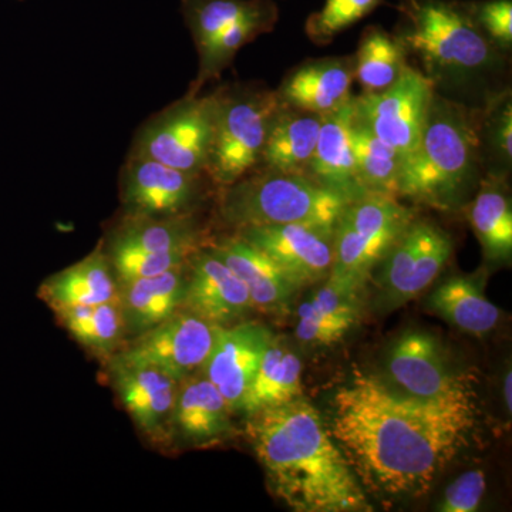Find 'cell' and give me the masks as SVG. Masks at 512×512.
Here are the masks:
<instances>
[{
    "mask_svg": "<svg viewBox=\"0 0 512 512\" xmlns=\"http://www.w3.org/2000/svg\"><path fill=\"white\" fill-rule=\"evenodd\" d=\"M476 392L419 399L382 376L359 375L333 397L329 431L360 484L387 497L426 493L467 446Z\"/></svg>",
    "mask_w": 512,
    "mask_h": 512,
    "instance_id": "obj_1",
    "label": "cell"
},
{
    "mask_svg": "<svg viewBox=\"0 0 512 512\" xmlns=\"http://www.w3.org/2000/svg\"><path fill=\"white\" fill-rule=\"evenodd\" d=\"M248 436L275 494L292 510H372L348 458L303 397L249 416Z\"/></svg>",
    "mask_w": 512,
    "mask_h": 512,
    "instance_id": "obj_2",
    "label": "cell"
},
{
    "mask_svg": "<svg viewBox=\"0 0 512 512\" xmlns=\"http://www.w3.org/2000/svg\"><path fill=\"white\" fill-rule=\"evenodd\" d=\"M484 168L478 109L434 93L416 150L403 161L397 198L439 211L463 207Z\"/></svg>",
    "mask_w": 512,
    "mask_h": 512,
    "instance_id": "obj_3",
    "label": "cell"
},
{
    "mask_svg": "<svg viewBox=\"0 0 512 512\" xmlns=\"http://www.w3.org/2000/svg\"><path fill=\"white\" fill-rule=\"evenodd\" d=\"M399 22L393 36L434 87L461 86L495 70L503 53L474 22L464 0H397Z\"/></svg>",
    "mask_w": 512,
    "mask_h": 512,
    "instance_id": "obj_4",
    "label": "cell"
},
{
    "mask_svg": "<svg viewBox=\"0 0 512 512\" xmlns=\"http://www.w3.org/2000/svg\"><path fill=\"white\" fill-rule=\"evenodd\" d=\"M350 201L305 175L258 167L218 188V215L229 228L305 224L336 228Z\"/></svg>",
    "mask_w": 512,
    "mask_h": 512,
    "instance_id": "obj_5",
    "label": "cell"
},
{
    "mask_svg": "<svg viewBox=\"0 0 512 512\" xmlns=\"http://www.w3.org/2000/svg\"><path fill=\"white\" fill-rule=\"evenodd\" d=\"M212 94L214 134L205 174L221 188L261 165L269 130L284 104L264 84H229Z\"/></svg>",
    "mask_w": 512,
    "mask_h": 512,
    "instance_id": "obj_6",
    "label": "cell"
},
{
    "mask_svg": "<svg viewBox=\"0 0 512 512\" xmlns=\"http://www.w3.org/2000/svg\"><path fill=\"white\" fill-rule=\"evenodd\" d=\"M413 218L399 198L366 195L350 202L336 224L335 255L326 281L342 291L362 292Z\"/></svg>",
    "mask_w": 512,
    "mask_h": 512,
    "instance_id": "obj_7",
    "label": "cell"
},
{
    "mask_svg": "<svg viewBox=\"0 0 512 512\" xmlns=\"http://www.w3.org/2000/svg\"><path fill=\"white\" fill-rule=\"evenodd\" d=\"M214 94L175 101L138 130L128 156L205 174L214 134Z\"/></svg>",
    "mask_w": 512,
    "mask_h": 512,
    "instance_id": "obj_8",
    "label": "cell"
},
{
    "mask_svg": "<svg viewBox=\"0 0 512 512\" xmlns=\"http://www.w3.org/2000/svg\"><path fill=\"white\" fill-rule=\"evenodd\" d=\"M451 255L450 234L434 222L414 217L375 269L377 311H396L427 291Z\"/></svg>",
    "mask_w": 512,
    "mask_h": 512,
    "instance_id": "obj_9",
    "label": "cell"
},
{
    "mask_svg": "<svg viewBox=\"0 0 512 512\" xmlns=\"http://www.w3.org/2000/svg\"><path fill=\"white\" fill-rule=\"evenodd\" d=\"M436 90L429 77L409 64L387 89L353 96V107L357 119L404 161L419 144Z\"/></svg>",
    "mask_w": 512,
    "mask_h": 512,
    "instance_id": "obj_10",
    "label": "cell"
},
{
    "mask_svg": "<svg viewBox=\"0 0 512 512\" xmlns=\"http://www.w3.org/2000/svg\"><path fill=\"white\" fill-rule=\"evenodd\" d=\"M382 377L394 389L419 399L474 390L473 375L456 369L440 340L423 330H407L394 340Z\"/></svg>",
    "mask_w": 512,
    "mask_h": 512,
    "instance_id": "obj_11",
    "label": "cell"
},
{
    "mask_svg": "<svg viewBox=\"0 0 512 512\" xmlns=\"http://www.w3.org/2000/svg\"><path fill=\"white\" fill-rule=\"evenodd\" d=\"M207 174L187 173L148 158L128 156L120 175L124 218H173L195 214Z\"/></svg>",
    "mask_w": 512,
    "mask_h": 512,
    "instance_id": "obj_12",
    "label": "cell"
},
{
    "mask_svg": "<svg viewBox=\"0 0 512 512\" xmlns=\"http://www.w3.org/2000/svg\"><path fill=\"white\" fill-rule=\"evenodd\" d=\"M217 326L180 309L156 328L131 339L121 355L157 367L180 383L201 372L215 342Z\"/></svg>",
    "mask_w": 512,
    "mask_h": 512,
    "instance_id": "obj_13",
    "label": "cell"
},
{
    "mask_svg": "<svg viewBox=\"0 0 512 512\" xmlns=\"http://www.w3.org/2000/svg\"><path fill=\"white\" fill-rule=\"evenodd\" d=\"M235 234L274 259L299 291L328 279L335 255V228L261 225L238 229Z\"/></svg>",
    "mask_w": 512,
    "mask_h": 512,
    "instance_id": "obj_14",
    "label": "cell"
},
{
    "mask_svg": "<svg viewBox=\"0 0 512 512\" xmlns=\"http://www.w3.org/2000/svg\"><path fill=\"white\" fill-rule=\"evenodd\" d=\"M110 382L141 433L167 441L178 382L157 367L117 352L106 362Z\"/></svg>",
    "mask_w": 512,
    "mask_h": 512,
    "instance_id": "obj_15",
    "label": "cell"
},
{
    "mask_svg": "<svg viewBox=\"0 0 512 512\" xmlns=\"http://www.w3.org/2000/svg\"><path fill=\"white\" fill-rule=\"evenodd\" d=\"M274 333L261 323L217 326L215 342L202 375L222 394L232 413L241 412L245 394Z\"/></svg>",
    "mask_w": 512,
    "mask_h": 512,
    "instance_id": "obj_16",
    "label": "cell"
},
{
    "mask_svg": "<svg viewBox=\"0 0 512 512\" xmlns=\"http://www.w3.org/2000/svg\"><path fill=\"white\" fill-rule=\"evenodd\" d=\"M185 275L183 308L211 325H235L255 308L247 286L208 245L188 258Z\"/></svg>",
    "mask_w": 512,
    "mask_h": 512,
    "instance_id": "obj_17",
    "label": "cell"
},
{
    "mask_svg": "<svg viewBox=\"0 0 512 512\" xmlns=\"http://www.w3.org/2000/svg\"><path fill=\"white\" fill-rule=\"evenodd\" d=\"M232 410L202 372L178 383L168 440L185 447H210L234 434Z\"/></svg>",
    "mask_w": 512,
    "mask_h": 512,
    "instance_id": "obj_18",
    "label": "cell"
},
{
    "mask_svg": "<svg viewBox=\"0 0 512 512\" xmlns=\"http://www.w3.org/2000/svg\"><path fill=\"white\" fill-rule=\"evenodd\" d=\"M353 82L355 56L323 57L292 69L276 94L286 107L325 116L352 99Z\"/></svg>",
    "mask_w": 512,
    "mask_h": 512,
    "instance_id": "obj_19",
    "label": "cell"
},
{
    "mask_svg": "<svg viewBox=\"0 0 512 512\" xmlns=\"http://www.w3.org/2000/svg\"><path fill=\"white\" fill-rule=\"evenodd\" d=\"M208 247L244 282L252 303L261 311L282 312L299 292L274 259L237 234L210 242Z\"/></svg>",
    "mask_w": 512,
    "mask_h": 512,
    "instance_id": "obj_20",
    "label": "cell"
},
{
    "mask_svg": "<svg viewBox=\"0 0 512 512\" xmlns=\"http://www.w3.org/2000/svg\"><path fill=\"white\" fill-rule=\"evenodd\" d=\"M353 119L352 99L340 109L325 114L320 126L315 154L309 165L308 177L353 202L366 197L357 177L355 154L350 140Z\"/></svg>",
    "mask_w": 512,
    "mask_h": 512,
    "instance_id": "obj_21",
    "label": "cell"
},
{
    "mask_svg": "<svg viewBox=\"0 0 512 512\" xmlns=\"http://www.w3.org/2000/svg\"><path fill=\"white\" fill-rule=\"evenodd\" d=\"M185 265L147 278L119 282V308L126 340L143 335L183 309Z\"/></svg>",
    "mask_w": 512,
    "mask_h": 512,
    "instance_id": "obj_22",
    "label": "cell"
},
{
    "mask_svg": "<svg viewBox=\"0 0 512 512\" xmlns=\"http://www.w3.org/2000/svg\"><path fill=\"white\" fill-rule=\"evenodd\" d=\"M39 298L55 312L74 306L119 301V282L104 254L103 245L76 264L47 278L40 285Z\"/></svg>",
    "mask_w": 512,
    "mask_h": 512,
    "instance_id": "obj_23",
    "label": "cell"
},
{
    "mask_svg": "<svg viewBox=\"0 0 512 512\" xmlns=\"http://www.w3.org/2000/svg\"><path fill=\"white\" fill-rule=\"evenodd\" d=\"M362 292L342 291L323 281L296 312V338L312 348H329L355 328L362 315Z\"/></svg>",
    "mask_w": 512,
    "mask_h": 512,
    "instance_id": "obj_24",
    "label": "cell"
},
{
    "mask_svg": "<svg viewBox=\"0 0 512 512\" xmlns=\"http://www.w3.org/2000/svg\"><path fill=\"white\" fill-rule=\"evenodd\" d=\"M507 175L485 173L474 200L467 205L468 221L490 264L507 265L512 258V205Z\"/></svg>",
    "mask_w": 512,
    "mask_h": 512,
    "instance_id": "obj_25",
    "label": "cell"
},
{
    "mask_svg": "<svg viewBox=\"0 0 512 512\" xmlns=\"http://www.w3.org/2000/svg\"><path fill=\"white\" fill-rule=\"evenodd\" d=\"M107 245L136 249L148 254L190 256L210 244L197 215L173 218H124L107 237Z\"/></svg>",
    "mask_w": 512,
    "mask_h": 512,
    "instance_id": "obj_26",
    "label": "cell"
},
{
    "mask_svg": "<svg viewBox=\"0 0 512 512\" xmlns=\"http://www.w3.org/2000/svg\"><path fill=\"white\" fill-rule=\"evenodd\" d=\"M485 281L484 271L453 276L431 292L427 308L468 335H487L497 328L501 311L485 295Z\"/></svg>",
    "mask_w": 512,
    "mask_h": 512,
    "instance_id": "obj_27",
    "label": "cell"
},
{
    "mask_svg": "<svg viewBox=\"0 0 512 512\" xmlns=\"http://www.w3.org/2000/svg\"><path fill=\"white\" fill-rule=\"evenodd\" d=\"M322 120L320 114L282 107L269 130L259 167L308 177Z\"/></svg>",
    "mask_w": 512,
    "mask_h": 512,
    "instance_id": "obj_28",
    "label": "cell"
},
{
    "mask_svg": "<svg viewBox=\"0 0 512 512\" xmlns=\"http://www.w3.org/2000/svg\"><path fill=\"white\" fill-rule=\"evenodd\" d=\"M279 20L275 0H255L254 6L234 25L222 30L220 35L198 55L197 77L192 80L187 94L197 96L205 84L218 79L231 66L239 50L254 42L259 36L272 32Z\"/></svg>",
    "mask_w": 512,
    "mask_h": 512,
    "instance_id": "obj_29",
    "label": "cell"
},
{
    "mask_svg": "<svg viewBox=\"0 0 512 512\" xmlns=\"http://www.w3.org/2000/svg\"><path fill=\"white\" fill-rule=\"evenodd\" d=\"M302 360L288 343L272 336L249 384L241 412L252 416L302 397Z\"/></svg>",
    "mask_w": 512,
    "mask_h": 512,
    "instance_id": "obj_30",
    "label": "cell"
},
{
    "mask_svg": "<svg viewBox=\"0 0 512 512\" xmlns=\"http://www.w3.org/2000/svg\"><path fill=\"white\" fill-rule=\"evenodd\" d=\"M55 313L72 338L104 363L126 342L119 302L74 306Z\"/></svg>",
    "mask_w": 512,
    "mask_h": 512,
    "instance_id": "obj_31",
    "label": "cell"
},
{
    "mask_svg": "<svg viewBox=\"0 0 512 512\" xmlns=\"http://www.w3.org/2000/svg\"><path fill=\"white\" fill-rule=\"evenodd\" d=\"M350 140L355 154L357 177L366 194L397 198L402 158L357 119L355 107Z\"/></svg>",
    "mask_w": 512,
    "mask_h": 512,
    "instance_id": "obj_32",
    "label": "cell"
},
{
    "mask_svg": "<svg viewBox=\"0 0 512 512\" xmlns=\"http://www.w3.org/2000/svg\"><path fill=\"white\" fill-rule=\"evenodd\" d=\"M355 56V80L363 93H375L392 86L409 66V56L399 40L380 26H367Z\"/></svg>",
    "mask_w": 512,
    "mask_h": 512,
    "instance_id": "obj_33",
    "label": "cell"
},
{
    "mask_svg": "<svg viewBox=\"0 0 512 512\" xmlns=\"http://www.w3.org/2000/svg\"><path fill=\"white\" fill-rule=\"evenodd\" d=\"M478 136L487 173L508 174L512 158L510 89L490 94L483 109H478Z\"/></svg>",
    "mask_w": 512,
    "mask_h": 512,
    "instance_id": "obj_34",
    "label": "cell"
},
{
    "mask_svg": "<svg viewBox=\"0 0 512 512\" xmlns=\"http://www.w3.org/2000/svg\"><path fill=\"white\" fill-rule=\"evenodd\" d=\"M185 25L198 55L222 30L234 25L255 0H180Z\"/></svg>",
    "mask_w": 512,
    "mask_h": 512,
    "instance_id": "obj_35",
    "label": "cell"
},
{
    "mask_svg": "<svg viewBox=\"0 0 512 512\" xmlns=\"http://www.w3.org/2000/svg\"><path fill=\"white\" fill-rule=\"evenodd\" d=\"M383 5H386V0H326L319 12L306 19V36L315 45H330L343 30Z\"/></svg>",
    "mask_w": 512,
    "mask_h": 512,
    "instance_id": "obj_36",
    "label": "cell"
},
{
    "mask_svg": "<svg viewBox=\"0 0 512 512\" xmlns=\"http://www.w3.org/2000/svg\"><path fill=\"white\" fill-rule=\"evenodd\" d=\"M464 5L488 42L503 55L511 52V0H464Z\"/></svg>",
    "mask_w": 512,
    "mask_h": 512,
    "instance_id": "obj_37",
    "label": "cell"
},
{
    "mask_svg": "<svg viewBox=\"0 0 512 512\" xmlns=\"http://www.w3.org/2000/svg\"><path fill=\"white\" fill-rule=\"evenodd\" d=\"M487 490V478L483 470H470L461 474L448 485L439 511L443 512H473L480 507Z\"/></svg>",
    "mask_w": 512,
    "mask_h": 512,
    "instance_id": "obj_38",
    "label": "cell"
},
{
    "mask_svg": "<svg viewBox=\"0 0 512 512\" xmlns=\"http://www.w3.org/2000/svg\"><path fill=\"white\" fill-rule=\"evenodd\" d=\"M511 384H512V373H511V370L508 369V372L505 373L504 380H503L504 404H505V407H507L508 414H511V410H512Z\"/></svg>",
    "mask_w": 512,
    "mask_h": 512,
    "instance_id": "obj_39",
    "label": "cell"
},
{
    "mask_svg": "<svg viewBox=\"0 0 512 512\" xmlns=\"http://www.w3.org/2000/svg\"><path fill=\"white\" fill-rule=\"evenodd\" d=\"M19 2H23V0H19Z\"/></svg>",
    "mask_w": 512,
    "mask_h": 512,
    "instance_id": "obj_40",
    "label": "cell"
}]
</instances>
